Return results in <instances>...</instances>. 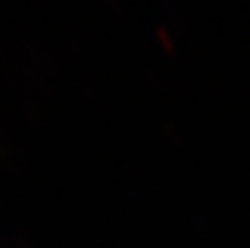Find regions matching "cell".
Listing matches in <instances>:
<instances>
[]
</instances>
